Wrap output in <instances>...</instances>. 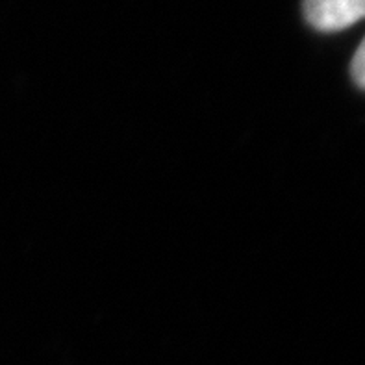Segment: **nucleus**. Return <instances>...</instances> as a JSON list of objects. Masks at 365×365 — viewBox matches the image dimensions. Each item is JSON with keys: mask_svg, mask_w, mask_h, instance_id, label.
<instances>
[{"mask_svg": "<svg viewBox=\"0 0 365 365\" xmlns=\"http://www.w3.org/2000/svg\"><path fill=\"white\" fill-rule=\"evenodd\" d=\"M306 21L321 32H338L365 17V0H302Z\"/></svg>", "mask_w": 365, "mask_h": 365, "instance_id": "1", "label": "nucleus"}, {"mask_svg": "<svg viewBox=\"0 0 365 365\" xmlns=\"http://www.w3.org/2000/svg\"><path fill=\"white\" fill-rule=\"evenodd\" d=\"M351 71H352V78H354V82H356L360 88L365 89V39L364 43L358 46L356 54H354V58H352Z\"/></svg>", "mask_w": 365, "mask_h": 365, "instance_id": "2", "label": "nucleus"}]
</instances>
